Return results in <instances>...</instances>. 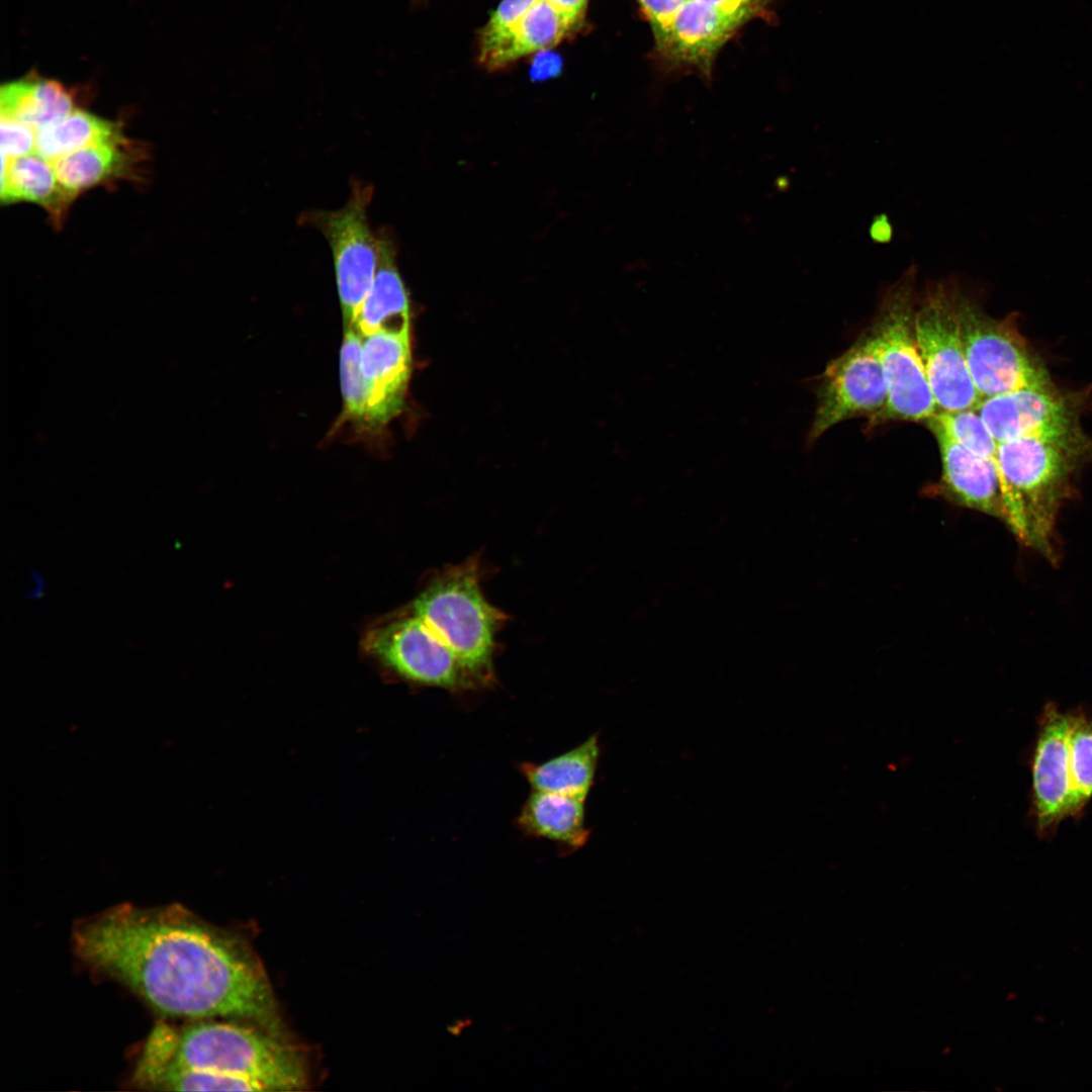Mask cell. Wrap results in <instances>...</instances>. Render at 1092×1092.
<instances>
[{"label": "cell", "instance_id": "cell-18", "mask_svg": "<svg viewBox=\"0 0 1092 1092\" xmlns=\"http://www.w3.org/2000/svg\"><path fill=\"white\" fill-rule=\"evenodd\" d=\"M1 200L34 202L44 207L56 223L74 200L58 181L54 166L36 153L15 159L2 156Z\"/></svg>", "mask_w": 1092, "mask_h": 1092}, {"label": "cell", "instance_id": "cell-25", "mask_svg": "<svg viewBox=\"0 0 1092 1092\" xmlns=\"http://www.w3.org/2000/svg\"><path fill=\"white\" fill-rule=\"evenodd\" d=\"M931 432H940L973 453L996 459L998 443L975 408L937 412L925 421Z\"/></svg>", "mask_w": 1092, "mask_h": 1092}, {"label": "cell", "instance_id": "cell-4", "mask_svg": "<svg viewBox=\"0 0 1092 1092\" xmlns=\"http://www.w3.org/2000/svg\"><path fill=\"white\" fill-rule=\"evenodd\" d=\"M1075 449L1032 437L998 443L996 464L1007 525L1022 542L1048 556Z\"/></svg>", "mask_w": 1092, "mask_h": 1092}, {"label": "cell", "instance_id": "cell-10", "mask_svg": "<svg viewBox=\"0 0 1092 1092\" xmlns=\"http://www.w3.org/2000/svg\"><path fill=\"white\" fill-rule=\"evenodd\" d=\"M364 647L404 679L452 692L479 686L454 653L412 613L371 630Z\"/></svg>", "mask_w": 1092, "mask_h": 1092}, {"label": "cell", "instance_id": "cell-14", "mask_svg": "<svg viewBox=\"0 0 1092 1092\" xmlns=\"http://www.w3.org/2000/svg\"><path fill=\"white\" fill-rule=\"evenodd\" d=\"M941 459V487L954 503L1007 524L996 459L973 453L940 432H932Z\"/></svg>", "mask_w": 1092, "mask_h": 1092}, {"label": "cell", "instance_id": "cell-19", "mask_svg": "<svg viewBox=\"0 0 1092 1092\" xmlns=\"http://www.w3.org/2000/svg\"><path fill=\"white\" fill-rule=\"evenodd\" d=\"M600 757L597 735L541 763L523 762L520 770L533 791L586 799Z\"/></svg>", "mask_w": 1092, "mask_h": 1092}, {"label": "cell", "instance_id": "cell-16", "mask_svg": "<svg viewBox=\"0 0 1092 1092\" xmlns=\"http://www.w3.org/2000/svg\"><path fill=\"white\" fill-rule=\"evenodd\" d=\"M139 154L122 132L89 145L53 163L60 184L74 197L127 176Z\"/></svg>", "mask_w": 1092, "mask_h": 1092}, {"label": "cell", "instance_id": "cell-3", "mask_svg": "<svg viewBox=\"0 0 1092 1092\" xmlns=\"http://www.w3.org/2000/svg\"><path fill=\"white\" fill-rule=\"evenodd\" d=\"M480 575L476 558L446 567L416 598L411 613L483 687L493 679L495 637L506 616L484 597Z\"/></svg>", "mask_w": 1092, "mask_h": 1092}, {"label": "cell", "instance_id": "cell-9", "mask_svg": "<svg viewBox=\"0 0 1092 1092\" xmlns=\"http://www.w3.org/2000/svg\"><path fill=\"white\" fill-rule=\"evenodd\" d=\"M818 379L808 445L835 425L858 417L871 419L886 405L887 382L873 330L832 359Z\"/></svg>", "mask_w": 1092, "mask_h": 1092}, {"label": "cell", "instance_id": "cell-21", "mask_svg": "<svg viewBox=\"0 0 1092 1092\" xmlns=\"http://www.w3.org/2000/svg\"><path fill=\"white\" fill-rule=\"evenodd\" d=\"M571 29L546 0H538L483 66L488 70H498L525 56L548 50L560 42Z\"/></svg>", "mask_w": 1092, "mask_h": 1092}, {"label": "cell", "instance_id": "cell-27", "mask_svg": "<svg viewBox=\"0 0 1092 1092\" xmlns=\"http://www.w3.org/2000/svg\"><path fill=\"white\" fill-rule=\"evenodd\" d=\"M1 156L15 159L31 154L35 147L36 131L32 128L1 117Z\"/></svg>", "mask_w": 1092, "mask_h": 1092}, {"label": "cell", "instance_id": "cell-5", "mask_svg": "<svg viewBox=\"0 0 1092 1092\" xmlns=\"http://www.w3.org/2000/svg\"><path fill=\"white\" fill-rule=\"evenodd\" d=\"M918 266L912 262L883 293L872 328L879 346L888 399L869 419L870 427L894 422H925L937 406L917 348L914 313Z\"/></svg>", "mask_w": 1092, "mask_h": 1092}, {"label": "cell", "instance_id": "cell-13", "mask_svg": "<svg viewBox=\"0 0 1092 1092\" xmlns=\"http://www.w3.org/2000/svg\"><path fill=\"white\" fill-rule=\"evenodd\" d=\"M360 366L368 387V426H382L403 405L412 374L410 330L362 336Z\"/></svg>", "mask_w": 1092, "mask_h": 1092}, {"label": "cell", "instance_id": "cell-17", "mask_svg": "<svg viewBox=\"0 0 1092 1092\" xmlns=\"http://www.w3.org/2000/svg\"><path fill=\"white\" fill-rule=\"evenodd\" d=\"M518 825L526 834L554 841L566 851L582 847L588 839L584 800L533 791L518 815Z\"/></svg>", "mask_w": 1092, "mask_h": 1092}, {"label": "cell", "instance_id": "cell-11", "mask_svg": "<svg viewBox=\"0 0 1092 1092\" xmlns=\"http://www.w3.org/2000/svg\"><path fill=\"white\" fill-rule=\"evenodd\" d=\"M975 410L997 443L1032 437L1076 448L1080 439L1073 412L1052 387L983 398Z\"/></svg>", "mask_w": 1092, "mask_h": 1092}, {"label": "cell", "instance_id": "cell-7", "mask_svg": "<svg viewBox=\"0 0 1092 1092\" xmlns=\"http://www.w3.org/2000/svg\"><path fill=\"white\" fill-rule=\"evenodd\" d=\"M914 332L937 412L976 408L982 398L966 361L951 276L926 282L917 297Z\"/></svg>", "mask_w": 1092, "mask_h": 1092}, {"label": "cell", "instance_id": "cell-24", "mask_svg": "<svg viewBox=\"0 0 1092 1092\" xmlns=\"http://www.w3.org/2000/svg\"><path fill=\"white\" fill-rule=\"evenodd\" d=\"M362 335L353 327H347L340 356L341 389L344 415L368 426V387L360 366Z\"/></svg>", "mask_w": 1092, "mask_h": 1092}, {"label": "cell", "instance_id": "cell-23", "mask_svg": "<svg viewBox=\"0 0 1092 1092\" xmlns=\"http://www.w3.org/2000/svg\"><path fill=\"white\" fill-rule=\"evenodd\" d=\"M1071 777L1070 817H1078L1092 798V716L1084 711L1071 713L1069 733Z\"/></svg>", "mask_w": 1092, "mask_h": 1092}, {"label": "cell", "instance_id": "cell-15", "mask_svg": "<svg viewBox=\"0 0 1092 1092\" xmlns=\"http://www.w3.org/2000/svg\"><path fill=\"white\" fill-rule=\"evenodd\" d=\"M349 327L362 336L411 329L408 294L397 268L394 244L386 235L382 236L380 261L372 286Z\"/></svg>", "mask_w": 1092, "mask_h": 1092}, {"label": "cell", "instance_id": "cell-1", "mask_svg": "<svg viewBox=\"0 0 1092 1092\" xmlns=\"http://www.w3.org/2000/svg\"><path fill=\"white\" fill-rule=\"evenodd\" d=\"M73 942L83 962L162 1014L226 1017L283 1035L273 990L252 948L180 905L114 906L79 923Z\"/></svg>", "mask_w": 1092, "mask_h": 1092}, {"label": "cell", "instance_id": "cell-22", "mask_svg": "<svg viewBox=\"0 0 1092 1092\" xmlns=\"http://www.w3.org/2000/svg\"><path fill=\"white\" fill-rule=\"evenodd\" d=\"M122 132L109 120L81 109L36 131L34 151L52 164L94 143Z\"/></svg>", "mask_w": 1092, "mask_h": 1092}, {"label": "cell", "instance_id": "cell-8", "mask_svg": "<svg viewBox=\"0 0 1092 1092\" xmlns=\"http://www.w3.org/2000/svg\"><path fill=\"white\" fill-rule=\"evenodd\" d=\"M372 195L370 185L355 182L342 208L315 211L309 217L331 248L346 327L353 324L380 261L382 236L373 234L367 215Z\"/></svg>", "mask_w": 1092, "mask_h": 1092}, {"label": "cell", "instance_id": "cell-20", "mask_svg": "<svg viewBox=\"0 0 1092 1092\" xmlns=\"http://www.w3.org/2000/svg\"><path fill=\"white\" fill-rule=\"evenodd\" d=\"M75 109L73 95L57 81L18 80L1 87V117L35 131L60 121Z\"/></svg>", "mask_w": 1092, "mask_h": 1092}, {"label": "cell", "instance_id": "cell-30", "mask_svg": "<svg viewBox=\"0 0 1092 1092\" xmlns=\"http://www.w3.org/2000/svg\"><path fill=\"white\" fill-rule=\"evenodd\" d=\"M869 234L875 243L887 244L891 242L893 226L888 215L885 213L876 215L870 224Z\"/></svg>", "mask_w": 1092, "mask_h": 1092}, {"label": "cell", "instance_id": "cell-2", "mask_svg": "<svg viewBox=\"0 0 1092 1092\" xmlns=\"http://www.w3.org/2000/svg\"><path fill=\"white\" fill-rule=\"evenodd\" d=\"M159 1091H293L306 1084L304 1061L282 1034L243 1021H165L151 1030L132 1074Z\"/></svg>", "mask_w": 1092, "mask_h": 1092}, {"label": "cell", "instance_id": "cell-26", "mask_svg": "<svg viewBox=\"0 0 1092 1092\" xmlns=\"http://www.w3.org/2000/svg\"><path fill=\"white\" fill-rule=\"evenodd\" d=\"M538 0H502L479 34V63L503 46L518 22Z\"/></svg>", "mask_w": 1092, "mask_h": 1092}, {"label": "cell", "instance_id": "cell-29", "mask_svg": "<svg viewBox=\"0 0 1092 1092\" xmlns=\"http://www.w3.org/2000/svg\"><path fill=\"white\" fill-rule=\"evenodd\" d=\"M569 24L578 25L584 17L588 0H546Z\"/></svg>", "mask_w": 1092, "mask_h": 1092}, {"label": "cell", "instance_id": "cell-6", "mask_svg": "<svg viewBox=\"0 0 1092 1092\" xmlns=\"http://www.w3.org/2000/svg\"><path fill=\"white\" fill-rule=\"evenodd\" d=\"M967 365L981 398L1034 387H1052L1043 364L1010 318L988 315L951 275Z\"/></svg>", "mask_w": 1092, "mask_h": 1092}, {"label": "cell", "instance_id": "cell-28", "mask_svg": "<svg viewBox=\"0 0 1092 1092\" xmlns=\"http://www.w3.org/2000/svg\"><path fill=\"white\" fill-rule=\"evenodd\" d=\"M541 51L533 61L530 75L534 81H542L556 76L560 72V58L552 53Z\"/></svg>", "mask_w": 1092, "mask_h": 1092}, {"label": "cell", "instance_id": "cell-12", "mask_svg": "<svg viewBox=\"0 0 1092 1092\" xmlns=\"http://www.w3.org/2000/svg\"><path fill=\"white\" fill-rule=\"evenodd\" d=\"M1071 712L1048 703L1039 717L1032 757V803L1036 833L1051 837L1070 817L1071 777L1069 733Z\"/></svg>", "mask_w": 1092, "mask_h": 1092}]
</instances>
